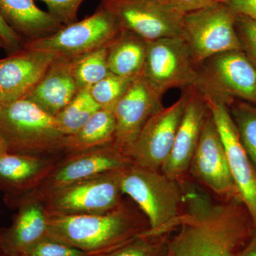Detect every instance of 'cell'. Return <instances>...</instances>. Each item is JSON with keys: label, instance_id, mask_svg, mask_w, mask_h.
I'll return each mask as SVG.
<instances>
[{"label": "cell", "instance_id": "8", "mask_svg": "<svg viewBox=\"0 0 256 256\" xmlns=\"http://www.w3.org/2000/svg\"><path fill=\"white\" fill-rule=\"evenodd\" d=\"M188 174L192 181L217 200L229 201L240 197L230 172L225 148L210 111L202 128Z\"/></svg>", "mask_w": 256, "mask_h": 256}, {"label": "cell", "instance_id": "7", "mask_svg": "<svg viewBox=\"0 0 256 256\" xmlns=\"http://www.w3.org/2000/svg\"><path fill=\"white\" fill-rule=\"evenodd\" d=\"M142 76L162 97L174 88L196 87L200 72L181 36L149 42Z\"/></svg>", "mask_w": 256, "mask_h": 256}, {"label": "cell", "instance_id": "14", "mask_svg": "<svg viewBox=\"0 0 256 256\" xmlns=\"http://www.w3.org/2000/svg\"><path fill=\"white\" fill-rule=\"evenodd\" d=\"M162 98L142 75L133 80L114 108L116 126L112 143L114 148L128 156L146 122L164 108Z\"/></svg>", "mask_w": 256, "mask_h": 256}, {"label": "cell", "instance_id": "38", "mask_svg": "<svg viewBox=\"0 0 256 256\" xmlns=\"http://www.w3.org/2000/svg\"><path fill=\"white\" fill-rule=\"evenodd\" d=\"M0 48H4V44L2 41L1 38H0Z\"/></svg>", "mask_w": 256, "mask_h": 256}, {"label": "cell", "instance_id": "33", "mask_svg": "<svg viewBox=\"0 0 256 256\" xmlns=\"http://www.w3.org/2000/svg\"><path fill=\"white\" fill-rule=\"evenodd\" d=\"M236 14L242 15L256 21V0H222Z\"/></svg>", "mask_w": 256, "mask_h": 256}, {"label": "cell", "instance_id": "31", "mask_svg": "<svg viewBox=\"0 0 256 256\" xmlns=\"http://www.w3.org/2000/svg\"><path fill=\"white\" fill-rule=\"evenodd\" d=\"M162 4L184 15L192 12L208 8L220 2L222 0H158Z\"/></svg>", "mask_w": 256, "mask_h": 256}, {"label": "cell", "instance_id": "39", "mask_svg": "<svg viewBox=\"0 0 256 256\" xmlns=\"http://www.w3.org/2000/svg\"><path fill=\"white\" fill-rule=\"evenodd\" d=\"M3 106L0 104V112H1Z\"/></svg>", "mask_w": 256, "mask_h": 256}, {"label": "cell", "instance_id": "27", "mask_svg": "<svg viewBox=\"0 0 256 256\" xmlns=\"http://www.w3.org/2000/svg\"><path fill=\"white\" fill-rule=\"evenodd\" d=\"M134 79L120 76L110 72L90 88V95L100 108L114 111Z\"/></svg>", "mask_w": 256, "mask_h": 256}, {"label": "cell", "instance_id": "9", "mask_svg": "<svg viewBox=\"0 0 256 256\" xmlns=\"http://www.w3.org/2000/svg\"><path fill=\"white\" fill-rule=\"evenodd\" d=\"M196 88L227 105L240 100L256 106V69L242 50L224 52L204 62Z\"/></svg>", "mask_w": 256, "mask_h": 256}, {"label": "cell", "instance_id": "35", "mask_svg": "<svg viewBox=\"0 0 256 256\" xmlns=\"http://www.w3.org/2000/svg\"><path fill=\"white\" fill-rule=\"evenodd\" d=\"M240 256H256V228Z\"/></svg>", "mask_w": 256, "mask_h": 256}, {"label": "cell", "instance_id": "6", "mask_svg": "<svg viewBox=\"0 0 256 256\" xmlns=\"http://www.w3.org/2000/svg\"><path fill=\"white\" fill-rule=\"evenodd\" d=\"M120 31L114 16L100 6L94 14L82 21L64 26L45 38L26 42L24 48L74 60L108 46Z\"/></svg>", "mask_w": 256, "mask_h": 256}, {"label": "cell", "instance_id": "18", "mask_svg": "<svg viewBox=\"0 0 256 256\" xmlns=\"http://www.w3.org/2000/svg\"><path fill=\"white\" fill-rule=\"evenodd\" d=\"M11 208H18L13 223L0 228L2 239L10 256L24 255L35 244L48 236V216L41 200L25 196Z\"/></svg>", "mask_w": 256, "mask_h": 256}, {"label": "cell", "instance_id": "2", "mask_svg": "<svg viewBox=\"0 0 256 256\" xmlns=\"http://www.w3.org/2000/svg\"><path fill=\"white\" fill-rule=\"evenodd\" d=\"M0 137L8 152L44 158L65 156L66 136L58 121L28 99L3 106L0 112Z\"/></svg>", "mask_w": 256, "mask_h": 256}, {"label": "cell", "instance_id": "11", "mask_svg": "<svg viewBox=\"0 0 256 256\" xmlns=\"http://www.w3.org/2000/svg\"><path fill=\"white\" fill-rule=\"evenodd\" d=\"M100 6L114 16L121 30L148 42L181 36L184 15L158 0H101Z\"/></svg>", "mask_w": 256, "mask_h": 256}, {"label": "cell", "instance_id": "28", "mask_svg": "<svg viewBox=\"0 0 256 256\" xmlns=\"http://www.w3.org/2000/svg\"><path fill=\"white\" fill-rule=\"evenodd\" d=\"M28 256H92L90 254L50 237L42 238L26 252Z\"/></svg>", "mask_w": 256, "mask_h": 256}, {"label": "cell", "instance_id": "23", "mask_svg": "<svg viewBox=\"0 0 256 256\" xmlns=\"http://www.w3.org/2000/svg\"><path fill=\"white\" fill-rule=\"evenodd\" d=\"M100 109L90 95V88L78 90L73 100L56 117L60 132L65 136L75 134Z\"/></svg>", "mask_w": 256, "mask_h": 256}, {"label": "cell", "instance_id": "30", "mask_svg": "<svg viewBox=\"0 0 256 256\" xmlns=\"http://www.w3.org/2000/svg\"><path fill=\"white\" fill-rule=\"evenodd\" d=\"M46 4L48 12L64 26L78 21L77 14L84 0H41Z\"/></svg>", "mask_w": 256, "mask_h": 256}, {"label": "cell", "instance_id": "25", "mask_svg": "<svg viewBox=\"0 0 256 256\" xmlns=\"http://www.w3.org/2000/svg\"><path fill=\"white\" fill-rule=\"evenodd\" d=\"M228 108L240 143L256 170V106L235 99Z\"/></svg>", "mask_w": 256, "mask_h": 256}, {"label": "cell", "instance_id": "16", "mask_svg": "<svg viewBox=\"0 0 256 256\" xmlns=\"http://www.w3.org/2000/svg\"><path fill=\"white\" fill-rule=\"evenodd\" d=\"M58 56L24 48L0 60V104L10 105L25 99Z\"/></svg>", "mask_w": 256, "mask_h": 256}, {"label": "cell", "instance_id": "20", "mask_svg": "<svg viewBox=\"0 0 256 256\" xmlns=\"http://www.w3.org/2000/svg\"><path fill=\"white\" fill-rule=\"evenodd\" d=\"M0 14L24 43L50 36L64 26L34 0H0Z\"/></svg>", "mask_w": 256, "mask_h": 256}, {"label": "cell", "instance_id": "34", "mask_svg": "<svg viewBox=\"0 0 256 256\" xmlns=\"http://www.w3.org/2000/svg\"><path fill=\"white\" fill-rule=\"evenodd\" d=\"M173 256H225L210 250H196V249H190L184 250Z\"/></svg>", "mask_w": 256, "mask_h": 256}, {"label": "cell", "instance_id": "37", "mask_svg": "<svg viewBox=\"0 0 256 256\" xmlns=\"http://www.w3.org/2000/svg\"><path fill=\"white\" fill-rule=\"evenodd\" d=\"M6 153H8L6 144H5L3 140L0 137V156L6 154Z\"/></svg>", "mask_w": 256, "mask_h": 256}, {"label": "cell", "instance_id": "3", "mask_svg": "<svg viewBox=\"0 0 256 256\" xmlns=\"http://www.w3.org/2000/svg\"><path fill=\"white\" fill-rule=\"evenodd\" d=\"M121 190L148 218L150 234L174 232L184 212L182 185L161 171L132 164L122 170Z\"/></svg>", "mask_w": 256, "mask_h": 256}, {"label": "cell", "instance_id": "22", "mask_svg": "<svg viewBox=\"0 0 256 256\" xmlns=\"http://www.w3.org/2000/svg\"><path fill=\"white\" fill-rule=\"evenodd\" d=\"M116 128L114 111L100 109L78 132L66 137V154L112 144Z\"/></svg>", "mask_w": 256, "mask_h": 256}, {"label": "cell", "instance_id": "12", "mask_svg": "<svg viewBox=\"0 0 256 256\" xmlns=\"http://www.w3.org/2000/svg\"><path fill=\"white\" fill-rule=\"evenodd\" d=\"M190 92V88L172 105L163 108L146 122L127 154L133 164L161 170L171 152Z\"/></svg>", "mask_w": 256, "mask_h": 256}, {"label": "cell", "instance_id": "26", "mask_svg": "<svg viewBox=\"0 0 256 256\" xmlns=\"http://www.w3.org/2000/svg\"><path fill=\"white\" fill-rule=\"evenodd\" d=\"M172 232L154 234L146 230L118 248L98 256H164Z\"/></svg>", "mask_w": 256, "mask_h": 256}, {"label": "cell", "instance_id": "17", "mask_svg": "<svg viewBox=\"0 0 256 256\" xmlns=\"http://www.w3.org/2000/svg\"><path fill=\"white\" fill-rule=\"evenodd\" d=\"M60 158L9 152L0 156V192L4 194L6 204L11 208L18 200L36 190Z\"/></svg>", "mask_w": 256, "mask_h": 256}, {"label": "cell", "instance_id": "29", "mask_svg": "<svg viewBox=\"0 0 256 256\" xmlns=\"http://www.w3.org/2000/svg\"><path fill=\"white\" fill-rule=\"evenodd\" d=\"M235 28L242 52L256 69V21L236 14Z\"/></svg>", "mask_w": 256, "mask_h": 256}, {"label": "cell", "instance_id": "19", "mask_svg": "<svg viewBox=\"0 0 256 256\" xmlns=\"http://www.w3.org/2000/svg\"><path fill=\"white\" fill-rule=\"evenodd\" d=\"M72 60L57 57L25 99L56 117L78 92L72 74Z\"/></svg>", "mask_w": 256, "mask_h": 256}, {"label": "cell", "instance_id": "32", "mask_svg": "<svg viewBox=\"0 0 256 256\" xmlns=\"http://www.w3.org/2000/svg\"><path fill=\"white\" fill-rule=\"evenodd\" d=\"M0 38L4 44V50L8 55L14 54L24 50V42L12 30L0 14Z\"/></svg>", "mask_w": 256, "mask_h": 256}, {"label": "cell", "instance_id": "1", "mask_svg": "<svg viewBox=\"0 0 256 256\" xmlns=\"http://www.w3.org/2000/svg\"><path fill=\"white\" fill-rule=\"evenodd\" d=\"M149 228L148 218L128 197L104 213L48 216V236L92 256L114 250Z\"/></svg>", "mask_w": 256, "mask_h": 256}, {"label": "cell", "instance_id": "40", "mask_svg": "<svg viewBox=\"0 0 256 256\" xmlns=\"http://www.w3.org/2000/svg\"><path fill=\"white\" fill-rule=\"evenodd\" d=\"M28 256L22 255V256Z\"/></svg>", "mask_w": 256, "mask_h": 256}, {"label": "cell", "instance_id": "13", "mask_svg": "<svg viewBox=\"0 0 256 256\" xmlns=\"http://www.w3.org/2000/svg\"><path fill=\"white\" fill-rule=\"evenodd\" d=\"M223 142L234 182L256 228V170L242 148L228 106L220 97L200 92Z\"/></svg>", "mask_w": 256, "mask_h": 256}, {"label": "cell", "instance_id": "15", "mask_svg": "<svg viewBox=\"0 0 256 256\" xmlns=\"http://www.w3.org/2000/svg\"><path fill=\"white\" fill-rule=\"evenodd\" d=\"M208 112L210 109L202 92L196 87L190 88L188 104L171 152L160 170L163 174L180 184L190 178V164Z\"/></svg>", "mask_w": 256, "mask_h": 256}, {"label": "cell", "instance_id": "36", "mask_svg": "<svg viewBox=\"0 0 256 256\" xmlns=\"http://www.w3.org/2000/svg\"><path fill=\"white\" fill-rule=\"evenodd\" d=\"M0 256H10L8 252H6V248L3 244L2 239L1 233H0Z\"/></svg>", "mask_w": 256, "mask_h": 256}, {"label": "cell", "instance_id": "24", "mask_svg": "<svg viewBox=\"0 0 256 256\" xmlns=\"http://www.w3.org/2000/svg\"><path fill=\"white\" fill-rule=\"evenodd\" d=\"M108 46L72 60V74L78 90L90 88L110 74L108 65Z\"/></svg>", "mask_w": 256, "mask_h": 256}, {"label": "cell", "instance_id": "10", "mask_svg": "<svg viewBox=\"0 0 256 256\" xmlns=\"http://www.w3.org/2000/svg\"><path fill=\"white\" fill-rule=\"evenodd\" d=\"M132 164L130 158L120 152L112 144L69 153L58 160L36 190L25 196L43 200L50 194L69 185L109 172L122 170Z\"/></svg>", "mask_w": 256, "mask_h": 256}, {"label": "cell", "instance_id": "21", "mask_svg": "<svg viewBox=\"0 0 256 256\" xmlns=\"http://www.w3.org/2000/svg\"><path fill=\"white\" fill-rule=\"evenodd\" d=\"M149 42L132 32L121 30L108 46L110 73L136 78L142 75Z\"/></svg>", "mask_w": 256, "mask_h": 256}, {"label": "cell", "instance_id": "5", "mask_svg": "<svg viewBox=\"0 0 256 256\" xmlns=\"http://www.w3.org/2000/svg\"><path fill=\"white\" fill-rule=\"evenodd\" d=\"M124 169L104 173L50 194L42 200L46 215L88 214L114 210L124 200L121 190Z\"/></svg>", "mask_w": 256, "mask_h": 256}, {"label": "cell", "instance_id": "4", "mask_svg": "<svg viewBox=\"0 0 256 256\" xmlns=\"http://www.w3.org/2000/svg\"><path fill=\"white\" fill-rule=\"evenodd\" d=\"M235 18L222 2L184 15L181 37L196 66L224 52L242 50Z\"/></svg>", "mask_w": 256, "mask_h": 256}]
</instances>
